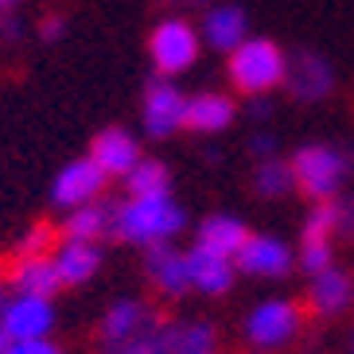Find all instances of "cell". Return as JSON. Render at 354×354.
Wrapping results in <instances>:
<instances>
[{"instance_id":"9a60e30c","label":"cell","mask_w":354,"mask_h":354,"mask_svg":"<svg viewBox=\"0 0 354 354\" xmlns=\"http://www.w3.org/2000/svg\"><path fill=\"white\" fill-rule=\"evenodd\" d=\"M354 300V277L343 269H323L312 277V288H308V304H312V312L319 315H339L346 312Z\"/></svg>"},{"instance_id":"cb8c5ba5","label":"cell","mask_w":354,"mask_h":354,"mask_svg":"<svg viewBox=\"0 0 354 354\" xmlns=\"http://www.w3.org/2000/svg\"><path fill=\"white\" fill-rule=\"evenodd\" d=\"M296 187V179H292V164H284V160H261L257 171H253V191H257L261 198H284L288 191Z\"/></svg>"},{"instance_id":"1f68e13d","label":"cell","mask_w":354,"mask_h":354,"mask_svg":"<svg viewBox=\"0 0 354 354\" xmlns=\"http://www.w3.org/2000/svg\"><path fill=\"white\" fill-rule=\"evenodd\" d=\"M250 113H253V117H257V121H265V117H269V113H272V105H269V102H265V97H253V109H250Z\"/></svg>"},{"instance_id":"8fae6325","label":"cell","mask_w":354,"mask_h":354,"mask_svg":"<svg viewBox=\"0 0 354 354\" xmlns=\"http://www.w3.org/2000/svg\"><path fill=\"white\" fill-rule=\"evenodd\" d=\"M145 277L160 296H183L191 288V272H187V253L171 250V245H148L145 253Z\"/></svg>"},{"instance_id":"ac0fdd59","label":"cell","mask_w":354,"mask_h":354,"mask_svg":"<svg viewBox=\"0 0 354 354\" xmlns=\"http://www.w3.org/2000/svg\"><path fill=\"white\" fill-rule=\"evenodd\" d=\"M148 323H152V315H148L145 304L121 300V304H113V308L105 312V319H102V343L105 346H121V343H129V339H136Z\"/></svg>"},{"instance_id":"7402d4cb","label":"cell","mask_w":354,"mask_h":354,"mask_svg":"<svg viewBox=\"0 0 354 354\" xmlns=\"http://www.w3.org/2000/svg\"><path fill=\"white\" fill-rule=\"evenodd\" d=\"M129 195L133 198H156L171 191V171H167L164 160H140V164L129 171Z\"/></svg>"},{"instance_id":"9c48e42d","label":"cell","mask_w":354,"mask_h":354,"mask_svg":"<svg viewBox=\"0 0 354 354\" xmlns=\"http://www.w3.org/2000/svg\"><path fill=\"white\" fill-rule=\"evenodd\" d=\"M105 171L94 164V160H74V164H66L63 171H59V179H55V191L51 198L59 203V207L66 210H78V207H90L97 195L105 191Z\"/></svg>"},{"instance_id":"6da1fadb","label":"cell","mask_w":354,"mask_h":354,"mask_svg":"<svg viewBox=\"0 0 354 354\" xmlns=\"http://www.w3.org/2000/svg\"><path fill=\"white\" fill-rule=\"evenodd\" d=\"M183 210L171 203V195L156 198H133L113 210V234L121 241H136V245H164L183 230Z\"/></svg>"},{"instance_id":"3957f363","label":"cell","mask_w":354,"mask_h":354,"mask_svg":"<svg viewBox=\"0 0 354 354\" xmlns=\"http://www.w3.org/2000/svg\"><path fill=\"white\" fill-rule=\"evenodd\" d=\"M292 164V179L312 203H331L335 191L343 187L346 171H351V160L331 145H304L296 148Z\"/></svg>"},{"instance_id":"f546056e","label":"cell","mask_w":354,"mask_h":354,"mask_svg":"<svg viewBox=\"0 0 354 354\" xmlns=\"http://www.w3.org/2000/svg\"><path fill=\"white\" fill-rule=\"evenodd\" d=\"M339 234L354 238V198H339Z\"/></svg>"},{"instance_id":"d6986e66","label":"cell","mask_w":354,"mask_h":354,"mask_svg":"<svg viewBox=\"0 0 354 354\" xmlns=\"http://www.w3.org/2000/svg\"><path fill=\"white\" fill-rule=\"evenodd\" d=\"M250 241V226L241 218H230V214H210L203 226H198V245H207V250L222 253V257H238L241 245Z\"/></svg>"},{"instance_id":"7c38bea8","label":"cell","mask_w":354,"mask_h":354,"mask_svg":"<svg viewBox=\"0 0 354 354\" xmlns=\"http://www.w3.org/2000/svg\"><path fill=\"white\" fill-rule=\"evenodd\" d=\"M234 265L241 272H250V277H284L296 265V257H292V250L284 241L269 238V234H250V241L241 245Z\"/></svg>"},{"instance_id":"4dcf8cb0","label":"cell","mask_w":354,"mask_h":354,"mask_svg":"<svg viewBox=\"0 0 354 354\" xmlns=\"http://www.w3.org/2000/svg\"><path fill=\"white\" fill-rule=\"evenodd\" d=\"M63 32H66V24L59 20V16H51V20H43V28H39V35H43L47 43H55V39H59Z\"/></svg>"},{"instance_id":"e0dca14e","label":"cell","mask_w":354,"mask_h":354,"mask_svg":"<svg viewBox=\"0 0 354 354\" xmlns=\"http://www.w3.org/2000/svg\"><path fill=\"white\" fill-rule=\"evenodd\" d=\"M8 284L20 296H47V300L63 288L55 257H16V265L8 269Z\"/></svg>"},{"instance_id":"83f0119b","label":"cell","mask_w":354,"mask_h":354,"mask_svg":"<svg viewBox=\"0 0 354 354\" xmlns=\"http://www.w3.org/2000/svg\"><path fill=\"white\" fill-rule=\"evenodd\" d=\"M250 152H253L257 160H272V156H277V145H272L269 133H253V136H250Z\"/></svg>"},{"instance_id":"8992f818","label":"cell","mask_w":354,"mask_h":354,"mask_svg":"<svg viewBox=\"0 0 354 354\" xmlns=\"http://www.w3.org/2000/svg\"><path fill=\"white\" fill-rule=\"evenodd\" d=\"M331 86H335V71L331 63L323 59V55L315 51H292L288 55V74H284V90H288L296 102L304 105H315L323 102V97L331 94Z\"/></svg>"},{"instance_id":"ffe728a7","label":"cell","mask_w":354,"mask_h":354,"mask_svg":"<svg viewBox=\"0 0 354 354\" xmlns=\"http://www.w3.org/2000/svg\"><path fill=\"white\" fill-rule=\"evenodd\" d=\"M102 265V250L97 241H63L59 253H55V269H59V281L63 284H82L90 281Z\"/></svg>"},{"instance_id":"603a6c76","label":"cell","mask_w":354,"mask_h":354,"mask_svg":"<svg viewBox=\"0 0 354 354\" xmlns=\"http://www.w3.org/2000/svg\"><path fill=\"white\" fill-rule=\"evenodd\" d=\"M171 354H218V331H214V323H207V319L179 323L176 339H171Z\"/></svg>"},{"instance_id":"4fadbf2b","label":"cell","mask_w":354,"mask_h":354,"mask_svg":"<svg viewBox=\"0 0 354 354\" xmlns=\"http://www.w3.org/2000/svg\"><path fill=\"white\" fill-rule=\"evenodd\" d=\"M234 117H238V105L230 102L226 94H214V90H203V94L187 97V117H183V129L191 133H222V129L234 125Z\"/></svg>"},{"instance_id":"5bb4252c","label":"cell","mask_w":354,"mask_h":354,"mask_svg":"<svg viewBox=\"0 0 354 354\" xmlns=\"http://www.w3.org/2000/svg\"><path fill=\"white\" fill-rule=\"evenodd\" d=\"M250 24H245V12L238 4H214L207 8V20H203V39L214 47V51H238L241 43L250 39Z\"/></svg>"},{"instance_id":"4316f807","label":"cell","mask_w":354,"mask_h":354,"mask_svg":"<svg viewBox=\"0 0 354 354\" xmlns=\"http://www.w3.org/2000/svg\"><path fill=\"white\" fill-rule=\"evenodd\" d=\"M335 265V253H331V241H300V269L315 272L331 269Z\"/></svg>"},{"instance_id":"277c9868","label":"cell","mask_w":354,"mask_h":354,"mask_svg":"<svg viewBox=\"0 0 354 354\" xmlns=\"http://www.w3.org/2000/svg\"><path fill=\"white\" fill-rule=\"evenodd\" d=\"M148 55H152V66L156 74L171 78V74H183L195 66L198 59V32L191 28L183 16H167L152 28L148 35Z\"/></svg>"},{"instance_id":"484cf974","label":"cell","mask_w":354,"mask_h":354,"mask_svg":"<svg viewBox=\"0 0 354 354\" xmlns=\"http://www.w3.org/2000/svg\"><path fill=\"white\" fill-rule=\"evenodd\" d=\"M59 234H63V230H55L51 222H35V226L20 238L16 257H51V250L59 245Z\"/></svg>"},{"instance_id":"52a82bcc","label":"cell","mask_w":354,"mask_h":354,"mask_svg":"<svg viewBox=\"0 0 354 354\" xmlns=\"http://www.w3.org/2000/svg\"><path fill=\"white\" fill-rule=\"evenodd\" d=\"M145 133L152 140H167L171 133L183 129V117H187V97L179 94L171 82L156 78V82H148L145 90Z\"/></svg>"},{"instance_id":"d4e9b609","label":"cell","mask_w":354,"mask_h":354,"mask_svg":"<svg viewBox=\"0 0 354 354\" xmlns=\"http://www.w3.org/2000/svg\"><path fill=\"white\" fill-rule=\"evenodd\" d=\"M339 234V203H315L304 218V230H300V241H331Z\"/></svg>"},{"instance_id":"e575fe53","label":"cell","mask_w":354,"mask_h":354,"mask_svg":"<svg viewBox=\"0 0 354 354\" xmlns=\"http://www.w3.org/2000/svg\"><path fill=\"white\" fill-rule=\"evenodd\" d=\"M20 0H0V16H12V8H16Z\"/></svg>"},{"instance_id":"ba28073f","label":"cell","mask_w":354,"mask_h":354,"mask_svg":"<svg viewBox=\"0 0 354 354\" xmlns=\"http://www.w3.org/2000/svg\"><path fill=\"white\" fill-rule=\"evenodd\" d=\"M0 327L12 335V343L47 339V331L55 327V308L47 296H16L0 315Z\"/></svg>"},{"instance_id":"836d02e7","label":"cell","mask_w":354,"mask_h":354,"mask_svg":"<svg viewBox=\"0 0 354 354\" xmlns=\"http://www.w3.org/2000/svg\"><path fill=\"white\" fill-rule=\"evenodd\" d=\"M8 351H12V335L0 327V354H8Z\"/></svg>"},{"instance_id":"7a4b0ae2","label":"cell","mask_w":354,"mask_h":354,"mask_svg":"<svg viewBox=\"0 0 354 354\" xmlns=\"http://www.w3.org/2000/svg\"><path fill=\"white\" fill-rule=\"evenodd\" d=\"M226 74H230V86H234L238 94L265 97L269 90L284 86L288 55H284L272 39H245L238 51H230Z\"/></svg>"},{"instance_id":"f1b7e54d","label":"cell","mask_w":354,"mask_h":354,"mask_svg":"<svg viewBox=\"0 0 354 354\" xmlns=\"http://www.w3.org/2000/svg\"><path fill=\"white\" fill-rule=\"evenodd\" d=\"M8 354H63L55 343H47V339H35V343H12Z\"/></svg>"},{"instance_id":"44dd1931","label":"cell","mask_w":354,"mask_h":354,"mask_svg":"<svg viewBox=\"0 0 354 354\" xmlns=\"http://www.w3.org/2000/svg\"><path fill=\"white\" fill-rule=\"evenodd\" d=\"M113 230V210H105V207H78L66 214V241H97L102 234H109Z\"/></svg>"},{"instance_id":"2e32d148","label":"cell","mask_w":354,"mask_h":354,"mask_svg":"<svg viewBox=\"0 0 354 354\" xmlns=\"http://www.w3.org/2000/svg\"><path fill=\"white\" fill-rule=\"evenodd\" d=\"M187 272H191V284L198 292H207V296H222L234 284V261L207 250V245H195L187 253Z\"/></svg>"},{"instance_id":"30bf717a","label":"cell","mask_w":354,"mask_h":354,"mask_svg":"<svg viewBox=\"0 0 354 354\" xmlns=\"http://www.w3.org/2000/svg\"><path fill=\"white\" fill-rule=\"evenodd\" d=\"M90 160L102 167L105 176H117V179H129L136 164H140V145L129 129H102L90 145Z\"/></svg>"},{"instance_id":"d6a6232c","label":"cell","mask_w":354,"mask_h":354,"mask_svg":"<svg viewBox=\"0 0 354 354\" xmlns=\"http://www.w3.org/2000/svg\"><path fill=\"white\" fill-rule=\"evenodd\" d=\"M167 4H171V8H203L207 0H167Z\"/></svg>"},{"instance_id":"5b68a950","label":"cell","mask_w":354,"mask_h":354,"mask_svg":"<svg viewBox=\"0 0 354 354\" xmlns=\"http://www.w3.org/2000/svg\"><path fill=\"white\" fill-rule=\"evenodd\" d=\"M300 331V312L288 300H265L245 315V339L257 351H277V346L292 343Z\"/></svg>"}]
</instances>
